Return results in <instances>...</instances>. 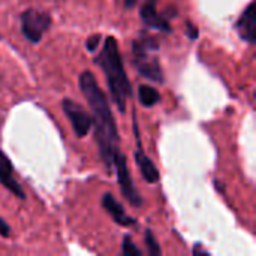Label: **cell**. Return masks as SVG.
I'll return each instance as SVG.
<instances>
[{
	"instance_id": "obj_10",
	"label": "cell",
	"mask_w": 256,
	"mask_h": 256,
	"mask_svg": "<svg viewBox=\"0 0 256 256\" xmlns=\"http://www.w3.org/2000/svg\"><path fill=\"white\" fill-rule=\"evenodd\" d=\"M156 3L158 0H146L141 10H140V15H141V20L144 22V26H147L148 28H156V30H160V32H165V33H171V26H170V21L159 15L158 9H156Z\"/></svg>"
},
{
	"instance_id": "obj_3",
	"label": "cell",
	"mask_w": 256,
	"mask_h": 256,
	"mask_svg": "<svg viewBox=\"0 0 256 256\" xmlns=\"http://www.w3.org/2000/svg\"><path fill=\"white\" fill-rule=\"evenodd\" d=\"M159 50V42L156 38L141 34L140 39L132 42V62L138 74L153 82H164V70L160 68L159 58L154 51Z\"/></svg>"
},
{
	"instance_id": "obj_2",
	"label": "cell",
	"mask_w": 256,
	"mask_h": 256,
	"mask_svg": "<svg viewBox=\"0 0 256 256\" xmlns=\"http://www.w3.org/2000/svg\"><path fill=\"white\" fill-rule=\"evenodd\" d=\"M94 63L104 70L106 86L110 88V94L117 110L124 114L126 102L132 96L130 81L126 75L123 58L118 50L117 39L112 36H106L102 50L94 57Z\"/></svg>"
},
{
	"instance_id": "obj_5",
	"label": "cell",
	"mask_w": 256,
	"mask_h": 256,
	"mask_svg": "<svg viewBox=\"0 0 256 256\" xmlns=\"http://www.w3.org/2000/svg\"><path fill=\"white\" fill-rule=\"evenodd\" d=\"M112 166H114L116 174H117V180H118V186H120L122 195L128 200V202L132 207L140 208L142 206V198H141L140 192L136 190V188L134 186V182H132V177H130V171H129V166H128L126 156L120 150L114 156Z\"/></svg>"
},
{
	"instance_id": "obj_4",
	"label": "cell",
	"mask_w": 256,
	"mask_h": 256,
	"mask_svg": "<svg viewBox=\"0 0 256 256\" xmlns=\"http://www.w3.org/2000/svg\"><path fill=\"white\" fill-rule=\"evenodd\" d=\"M51 22H52L51 15L45 10H38V9H27L20 16L21 33L32 44L40 42L44 34L51 27Z\"/></svg>"
},
{
	"instance_id": "obj_16",
	"label": "cell",
	"mask_w": 256,
	"mask_h": 256,
	"mask_svg": "<svg viewBox=\"0 0 256 256\" xmlns=\"http://www.w3.org/2000/svg\"><path fill=\"white\" fill-rule=\"evenodd\" d=\"M186 34L190 40H196L198 36H200V30L196 26H194L190 21H186Z\"/></svg>"
},
{
	"instance_id": "obj_12",
	"label": "cell",
	"mask_w": 256,
	"mask_h": 256,
	"mask_svg": "<svg viewBox=\"0 0 256 256\" xmlns=\"http://www.w3.org/2000/svg\"><path fill=\"white\" fill-rule=\"evenodd\" d=\"M138 99H140V104H141L142 106L152 108V106H154L156 104H159V100H160V93H159L154 87L142 84V86H140V88H138Z\"/></svg>"
},
{
	"instance_id": "obj_7",
	"label": "cell",
	"mask_w": 256,
	"mask_h": 256,
	"mask_svg": "<svg viewBox=\"0 0 256 256\" xmlns=\"http://www.w3.org/2000/svg\"><path fill=\"white\" fill-rule=\"evenodd\" d=\"M134 122V134H135V141H136V147L134 152V158H135V164L138 165L141 176L144 177V180L147 183H158L160 178V174L156 168V165L153 164V160L146 154L142 144H141V138H140V130H138V123H136V116L134 114L132 117Z\"/></svg>"
},
{
	"instance_id": "obj_11",
	"label": "cell",
	"mask_w": 256,
	"mask_h": 256,
	"mask_svg": "<svg viewBox=\"0 0 256 256\" xmlns=\"http://www.w3.org/2000/svg\"><path fill=\"white\" fill-rule=\"evenodd\" d=\"M102 207L105 208V212L111 216V219L120 225V226H124V228H129V226H134L136 224V220L129 216L124 210V207L111 195V194H105L102 196Z\"/></svg>"
},
{
	"instance_id": "obj_13",
	"label": "cell",
	"mask_w": 256,
	"mask_h": 256,
	"mask_svg": "<svg viewBox=\"0 0 256 256\" xmlns=\"http://www.w3.org/2000/svg\"><path fill=\"white\" fill-rule=\"evenodd\" d=\"M144 240H146V248H147L148 255L150 256L162 255V249H160V246H159V243H158V240H156L154 234H153L150 230H147V231H146V234H144Z\"/></svg>"
},
{
	"instance_id": "obj_9",
	"label": "cell",
	"mask_w": 256,
	"mask_h": 256,
	"mask_svg": "<svg viewBox=\"0 0 256 256\" xmlns=\"http://www.w3.org/2000/svg\"><path fill=\"white\" fill-rule=\"evenodd\" d=\"M0 184L8 189L14 196H16L18 200H26V194L21 188V184L16 182V178L14 177V165L9 159V156L0 150Z\"/></svg>"
},
{
	"instance_id": "obj_15",
	"label": "cell",
	"mask_w": 256,
	"mask_h": 256,
	"mask_svg": "<svg viewBox=\"0 0 256 256\" xmlns=\"http://www.w3.org/2000/svg\"><path fill=\"white\" fill-rule=\"evenodd\" d=\"M100 39H102V36L98 34V33L88 36V39H87V42H86V48L88 50V52L98 51V48H99V45H100Z\"/></svg>"
},
{
	"instance_id": "obj_18",
	"label": "cell",
	"mask_w": 256,
	"mask_h": 256,
	"mask_svg": "<svg viewBox=\"0 0 256 256\" xmlns=\"http://www.w3.org/2000/svg\"><path fill=\"white\" fill-rule=\"evenodd\" d=\"M124 2V8L126 9H132L136 4V0H123Z\"/></svg>"
},
{
	"instance_id": "obj_19",
	"label": "cell",
	"mask_w": 256,
	"mask_h": 256,
	"mask_svg": "<svg viewBox=\"0 0 256 256\" xmlns=\"http://www.w3.org/2000/svg\"><path fill=\"white\" fill-rule=\"evenodd\" d=\"M194 254H196V255H198V254H204V255H207L208 252H206V250H202V249H196V248H195V249H194Z\"/></svg>"
},
{
	"instance_id": "obj_14",
	"label": "cell",
	"mask_w": 256,
	"mask_h": 256,
	"mask_svg": "<svg viewBox=\"0 0 256 256\" xmlns=\"http://www.w3.org/2000/svg\"><path fill=\"white\" fill-rule=\"evenodd\" d=\"M122 254L126 256H141L142 252L135 246V243L132 242V238L129 236H124L123 242H122Z\"/></svg>"
},
{
	"instance_id": "obj_17",
	"label": "cell",
	"mask_w": 256,
	"mask_h": 256,
	"mask_svg": "<svg viewBox=\"0 0 256 256\" xmlns=\"http://www.w3.org/2000/svg\"><path fill=\"white\" fill-rule=\"evenodd\" d=\"M0 236L4 237V238H8V237L10 236V226H9V225L6 224V220L2 219V218H0Z\"/></svg>"
},
{
	"instance_id": "obj_1",
	"label": "cell",
	"mask_w": 256,
	"mask_h": 256,
	"mask_svg": "<svg viewBox=\"0 0 256 256\" xmlns=\"http://www.w3.org/2000/svg\"><path fill=\"white\" fill-rule=\"evenodd\" d=\"M78 86L92 111V128L94 129V140L100 159L108 170H112V160L118 152L120 136L106 94L99 87L96 76L90 70L80 74Z\"/></svg>"
},
{
	"instance_id": "obj_8",
	"label": "cell",
	"mask_w": 256,
	"mask_h": 256,
	"mask_svg": "<svg viewBox=\"0 0 256 256\" xmlns=\"http://www.w3.org/2000/svg\"><path fill=\"white\" fill-rule=\"evenodd\" d=\"M236 30L242 40L254 45L256 42V3L250 2L236 22Z\"/></svg>"
},
{
	"instance_id": "obj_6",
	"label": "cell",
	"mask_w": 256,
	"mask_h": 256,
	"mask_svg": "<svg viewBox=\"0 0 256 256\" xmlns=\"http://www.w3.org/2000/svg\"><path fill=\"white\" fill-rule=\"evenodd\" d=\"M62 108L64 116L72 124V129L78 138H84L92 129V116L78 102L72 99H63Z\"/></svg>"
}]
</instances>
